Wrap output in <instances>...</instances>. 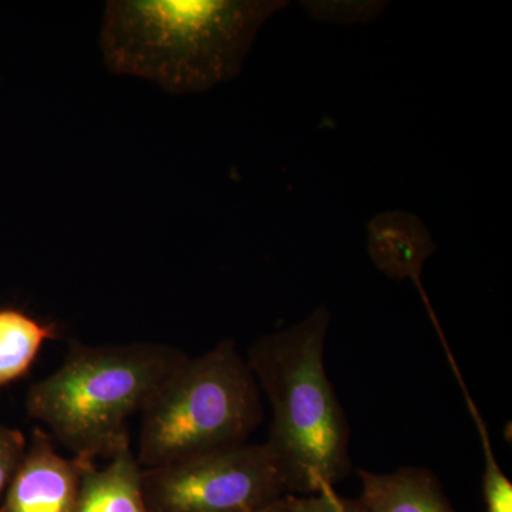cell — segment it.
I'll return each instance as SVG.
<instances>
[{
  "mask_svg": "<svg viewBox=\"0 0 512 512\" xmlns=\"http://www.w3.org/2000/svg\"><path fill=\"white\" fill-rule=\"evenodd\" d=\"M286 2L113 0L104 9L100 46L117 74L141 77L175 94L227 82L266 19Z\"/></svg>",
  "mask_w": 512,
  "mask_h": 512,
  "instance_id": "cell-1",
  "label": "cell"
},
{
  "mask_svg": "<svg viewBox=\"0 0 512 512\" xmlns=\"http://www.w3.org/2000/svg\"><path fill=\"white\" fill-rule=\"evenodd\" d=\"M329 326L328 309L318 306L248 352L249 369L272 406L264 444L288 495L335 490L352 471L348 420L325 369Z\"/></svg>",
  "mask_w": 512,
  "mask_h": 512,
  "instance_id": "cell-2",
  "label": "cell"
},
{
  "mask_svg": "<svg viewBox=\"0 0 512 512\" xmlns=\"http://www.w3.org/2000/svg\"><path fill=\"white\" fill-rule=\"evenodd\" d=\"M187 357L160 343L73 342L63 365L30 387L26 410L74 456L111 460L130 446L127 420Z\"/></svg>",
  "mask_w": 512,
  "mask_h": 512,
  "instance_id": "cell-3",
  "label": "cell"
},
{
  "mask_svg": "<svg viewBox=\"0 0 512 512\" xmlns=\"http://www.w3.org/2000/svg\"><path fill=\"white\" fill-rule=\"evenodd\" d=\"M137 461L156 468L247 443L262 423L261 390L234 340L187 357L144 407Z\"/></svg>",
  "mask_w": 512,
  "mask_h": 512,
  "instance_id": "cell-4",
  "label": "cell"
},
{
  "mask_svg": "<svg viewBox=\"0 0 512 512\" xmlns=\"http://www.w3.org/2000/svg\"><path fill=\"white\" fill-rule=\"evenodd\" d=\"M148 512H255L288 493L265 444H238L143 468Z\"/></svg>",
  "mask_w": 512,
  "mask_h": 512,
  "instance_id": "cell-5",
  "label": "cell"
},
{
  "mask_svg": "<svg viewBox=\"0 0 512 512\" xmlns=\"http://www.w3.org/2000/svg\"><path fill=\"white\" fill-rule=\"evenodd\" d=\"M93 466L90 458L60 456L52 436L35 429L0 512H74L83 474Z\"/></svg>",
  "mask_w": 512,
  "mask_h": 512,
  "instance_id": "cell-6",
  "label": "cell"
},
{
  "mask_svg": "<svg viewBox=\"0 0 512 512\" xmlns=\"http://www.w3.org/2000/svg\"><path fill=\"white\" fill-rule=\"evenodd\" d=\"M367 249L379 271L397 281L410 279L424 295L420 276L436 244L416 215L404 211L376 215L367 224Z\"/></svg>",
  "mask_w": 512,
  "mask_h": 512,
  "instance_id": "cell-7",
  "label": "cell"
},
{
  "mask_svg": "<svg viewBox=\"0 0 512 512\" xmlns=\"http://www.w3.org/2000/svg\"><path fill=\"white\" fill-rule=\"evenodd\" d=\"M359 478L362 512H457L427 468L402 467L386 474L360 470Z\"/></svg>",
  "mask_w": 512,
  "mask_h": 512,
  "instance_id": "cell-8",
  "label": "cell"
},
{
  "mask_svg": "<svg viewBox=\"0 0 512 512\" xmlns=\"http://www.w3.org/2000/svg\"><path fill=\"white\" fill-rule=\"evenodd\" d=\"M141 471L131 446L121 448L109 466L83 474L74 512H148Z\"/></svg>",
  "mask_w": 512,
  "mask_h": 512,
  "instance_id": "cell-9",
  "label": "cell"
},
{
  "mask_svg": "<svg viewBox=\"0 0 512 512\" xmlns=\"http://www.w3.org/2000/svg\"><path fill=\"white\" fill-rule=\"evenodd\" d=\"M57 338L55 323L42 322L18 306H0V386L25 376L43 343Z\"/></svg>",
  "mask_w": 512,
  "mask_h": 512,
  "instance_id": "cell-10",
  "label": "cell"
},
{
  "mask_svg": "<svg viewBox=\"0 0 512 512\" xmlns=\"http://www.w3.org/2000/svg\"><path fill=\"white\" fill-rule=\"evenodd\" d=\"M440 338L444 349H446L448 363L453 367L457 382L460 384L461 390H463V396L466 399L471 420L476 424L478 436H480L481 450H483L484 457L483 497L485 510L487 512H512V484L510 478L507 477V474L501 470L500 464H498L493 444H491L490 433H488L487 423H485L476 402H474L473 397L468 392L460 369H458L456 359H454L453 353H451L446 340H444V335H441V333Z\"/></svg>",
  "mask_w": 512,
  "mask_h": 512,
  "instance_id": "cell-11",
  "label": "cell"
},
{
  "mask_svg": "<svg viewBox=\"0 0 512 512\" xmlns=\"http://www.w3.org/2000/svg\"><path fill=\"white\" fill-rule=\"evenodd\" d=\"M288 512H362L357 500L342 497L335 490L313 495H286Z\"/></svg>",
  "mask_w": 512,
  "mask_h": 512,
  "instance_id": "cell-12",
  "label": "cell"
},
{
  "mask_svg": "<svg viewBox=\"0 0 512 512\" xmlns=\"http://www.w3.org/2000/svg\"><path fill=\"white\" fill-rule=\"evenodd\" d=\"M25 436L19 430L0 424V494L8 488L23 457H25Z\"/></svg>",
  "mask_w": 512,
  "mask_h": 512,
  "instance_id": "cell-13",
  "label": "cell"
},
{
  "mask_svg": "<svg viewBox=\"0 0 512 512\" xmlns=\"http://www.w3.org/2000/svg\"><path fill=\"white\" fill-rule=\"evenodd\" d=\"M255 512H288V505H286V497L282 498L278 503L269 505V507L262 508V510Z\"/></svg>",
  "mask_w": 512,
  "mask_h": 512,
  "instance_id": "cell-14",
  "label": "cell"
}]
</instances>
